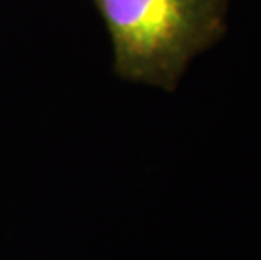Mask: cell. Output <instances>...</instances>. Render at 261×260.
I'll list each match as a JSON object with an SVG mask.
<instances>
[{
    "label": "cell",
    "instance_id": "6da1fadb",
    "mask_svg": "<svg viewBox=\"0 0 261 260\" xmlns=\"http://www.w3.org/2000/svg\"><path fill=\"white\" fill-rule=\"evenodd\" d=\"M118 78L175 91L191 61L224 37L232 0H91Z\"/></svg>",
    "mask_w": 261,
    "mask_h": 260
}]
</instances>
